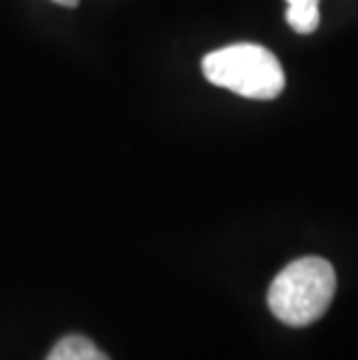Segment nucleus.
<instances>
[{"mask_svg": "<svg viewBox=\"0 0 358 360\" xmlns=\"http://www.w3.org/2000/svg\"><path fill=\"white\" fill-rule=\"evenodd\" d=\"M286 21L295 33L309 35L319 26V0H286Z\"/></svg>", "mask_w": 358, "mask_h": 360, "instance_id": "4", "label": "nucleus"}, {"mask_svg": "<svg viewBox=\"0 0 358 360\" xmlns=\"http://www.w3.org/2000/svg\"><path fill=\"white\" fill-rule=\"evenodd\" d=\"M335 286H338V279L328 260L305 256L288 263L272 279L268 307L281 323L293 328L309 326L331 307Z\"/></svg>", "mask_w": 358, "mask_h": 360, "instance_id": "1", "label": "nucleus"}, {"mask_svg": "<svg viewBox=\"0 0 358 360\" xmlns=\"http://www.w3.org/2000/svg\"><path fill=\"white\" fill-rule=\"evenodd\" d=\"M47 360H110V358L94 342H89L87 337L68 335L51 349Z\"/></svg>", "mask_w": 358, "mask_h": 360, "instance_id": "3", "label": "nucleus"}, {"mask_svg": "<svg viewBox=\"0 0 358 360\" xmlns=\"http://www.w3.org/2000/svg\"><path fill=\"white\" fill-rule=\"evenodd\" d=\"M51 3L63 5V7H75V5H77V0H51Z\"/></svg>", "mask_w": 358, "mask_h": 360, "instance_id": "5", "label": "nucleus"}, {"mask_svg": "<svg viewBox=\"0 0 358 360\" xmlns=\"http://www.w3.org/2000/svg\"><path fill=\"white\" fill-rule=\"evenodd\" d=\"M203 72L215 86L251 101H272L284 91V70L277 56L261 44H231L203 58Z\"/></svg>", "mask_w": 358, "mask_h": 360, "instance_id": "2", "label": "nucleus"}]
</instances>
